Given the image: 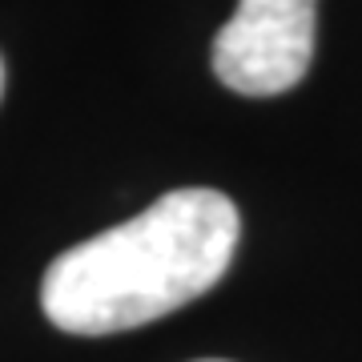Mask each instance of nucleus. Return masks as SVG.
I'll list each match as a JSON object with an SVG mask.
<instances>
[{"instance_id": "nucleus-1", "label": "nucleus", "mask_w": 362, "mask_h": 362, "mask_svg": "<svg viewBox=\"0 0 362 362\" xmlns=\"http://www.w3.org/2000/svg\"><path fill=\"white\" fill-rule=\"evenodd\" d=\"M242 218L218 189H169L137 218L65 250L40 282V310L65 334L101 338L157 322L221 282Z\"/></svg>"}, {"instance_id": "nucleus-2", "label": "nucleus", "mask_w": 362, "mask_h": 362, "mask_svg": "<svg viewBox=\"0 0 362 362\" xmlns=\"http://www.w3.org/2000/svg\"><path fill=\"white\" fill-rule=\"evenodd\" d=\"M318 0H238L214 40V73L242 97H278L306 77Z\"/></svg>"}, {"instance_id": "nucleus-3", "label": "nucleus", "mask_w": 362, "mask_h": 362, "mask_svg": "<svg viewBox=\"0 0 362 362\" xmlns=\"http://www.w3.org/2000/svg\"><path fill=\"white\" fill-rule=\"evenodd\" d=\"M0 93H4V61H0Z\"/></svg>"}, {"instance_id": "nucleus-4", "label": "nucleus", "mask_w": 362, "mask_h": 362, "mask_svg": "<svg viewBox=\"0 0 362 362\" xmlns=\"http://www.w3.org/2000/svg\"><path fill=\"white\" fill-rule=\"evenodd\" d=\"M197 362H226V358H197Z\"/></svg>"}]
</instances>
